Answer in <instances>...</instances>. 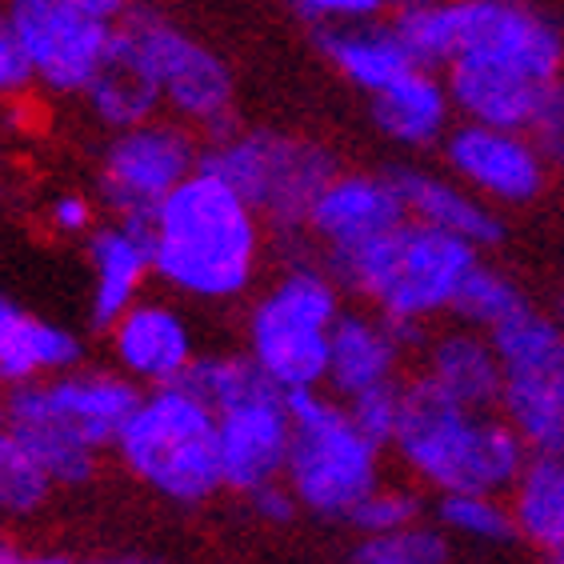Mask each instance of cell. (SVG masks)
Wrapping results in <instances>:
<instances>
[{
	"label": "cell",
	"mask_w": 564,
	"mask_h": 564,
	"mask_svg": "<svg viewBox=\"0 0 564 564\" xmlns=\"http://www.w3.org/2000/svg\"><path fill=\"white\" fill-rule=\"evenodd\" d=\"M261 264V217L232 185L196 169L152 217V272L188 301H237Z\"/></svg>",
	"instance_id": "1"
},
{
	"label": "cell",
	"mask_w": 564,
	"mask_h": 564,
	"mask_svg": "<svg viewBox=\"0 0 564 564\" xmlns=\"http://www.w3.org/2000/svg\"><path fill=\"white\" fill-rule=\"evenodd\" d=\"M141 392L124 372L68 369L29 380L4 397V424L33 448L56 485L97 477L100 448H117Z\"/></svg>",
	"instance_id": "2"
},
{
	"label": "cell",
	"mask_w": 564,
	"mask_h": 564,
	"mask_svg": "<svg viewBox=\"0 0 564 564\" xmlns=\"http://www.w3.org/2000/svg\"><path fill=\"white\" fill-rule=\"evenodd\" d=\"M392 448L404 468L441 497L445 492L505 497L532 456L505 416L456 404L424 372L404 380V416Z\"/></svg>",
	"instance_id": "3"
},
{
	"label": "cell",
	"mask_w": 564,
	"mask_h": 564,
	"mask_svg": "<svg viewBox=\"0 0 564 564\" xmlns=\"http://www.w3.org/2000/svg\"><path fill=\"white\" fill-rule=\"evenodd\" d=\"M477 264V245L421 220H404L397 232L360 249L325 252V269L340 289L372 301V308L389 321L416 325L453 313L456 293Z\"/></svg>",
	"instance_id": "4"
},
{
	"label": "cell",
	"mask_w": 564,
	"mask_h": 564,
	"mask_svg": "<svg viewBox=\"0 0 564 564\" xmlns=\"http://www.w3.org/2000/svg\"><path fill=\"white\" fill-rule=\"evenodd\" d=\"M117 453L132 477L173 505H205L225 489L217 413L185 384H164L141 397Z\"/></svg>",
	"instance_id": "5"
},
{
	"label": "cell",
	"mask_w": 564,
	"mask_h": 564,
	"mask_svg": "<svg viewBox=\"0 0 564 564\" xmlns=\"http://www.w3.org/2000/svg\"><path fill=\"white\" fill-rule=\"evenodd\" d=\"M293 448L284 480L304 512L325 521H348L357 505L380 485V453L360 433L348 404L321 389L289 392Z\"/></svg>",
	"instance_id": "6"
},
{
	"label": "cell",
	"mask_w": 564,
	"mask_h": 564,
	"mask_svg": "<svg viewBox=\"0 0 564 564\" xmlns=\"http://www.w3.org/2000/svg\"><path fill=\"white\" fill-rule=\"evenodd\" d=\"M200 169L237 188L281 237H296L308 228L321 188L340 173L337 156L325 144L272 129H237L220 141H208L200 149Z\"/></svg>",
	"instance_id": "7"
},
{
	"label": "cell",
	"mask_w": 564,
	"mask_h": 564,
	"mask_svg": "<svg viewBox=\"0 0 564 564\" xmlns=\"http://www.w3.org/2000/svg\"><path fill=\"white\" fill-rule=\"evenodd\" d=\"M340 313V284L328 269L293 264L252 304L249 357L276 389H321L328 384V352Z\"/></svg>",
	"instance_id": "8"
},
{
	"label": "cell",
	"mask_w": 564,
	"mask_h": 564,
	"mask_svg": "<svg viewBox=\"0 0 564 564\" xmlns=\"http://www.w3.org/2000/svg\"><path fill=\"white\" fill-rule=\"evenodd\" d=\"M200 169V149L193 132L176 120H149L117 132L100 161V200L117 220L149 225L156 208Z\"/></svg>",
	"instance_id": "9"
},
{
	"label": "cell",
	"mask_w": 564,
	"mask_h": 564,
	"mask_svg": "<svg viewBox=\"0 0 564 564\" xmlns=\"http://www.w3.org/2000/svg\"><path fill=\"white\" fill-rule=\"evenodd\" d=\"M120 21L152 56V68H156L164 88V105L176 117L205 129L208 141L237 132V124H232V73L213 48L181 33L173 21H164L161 12L152 9H129Z\"/></svg>",
	"instance_id": "10"
},
{
	"label": "cell",
	"mask_w": 564,
	"mask_h": 564,
	"mask_svg": "<svg viewBox=\"0 0 564 564\" xmlns=\"http://www.w3.org/2000/svg\"><path fill=\"white\" fill-rule=\"evenodd\" d=\"M4 12L21 36L36 80L61 97H85L109 56L117 24L76 9L68 0H9Z\"/></svg>",
	"instance_id": "11"
},
{
	"label": "cell",
	"mask_w": 564,
	"mask_h": 564,
	"mask_svg": "<svg viewBox=\"0 0 564 564\" xmlns=\"http://www.w3.org/2000/svg\"><path fill=\"white\" fill-rule=\"evenodd\" d=\"M220 436V473L225 489L249 497L261 485L284 480L289 448H293V413L289 392L272 380H261L240 401L225 404L217 413Z\"/></svg>",
	"instance_id": "12"
},
{
	"label": "cell",
	"mask_w": 564,
	"mask_h": 564,
	"mask_svg": "<svg viewBox=\"0 0 564 564\" xmlns=\"http://www.w3.org/2000/svg\"><path fill=\"white\" fill-rule=\"evenodd\" d=\"M445 161L465 188L492 200V205H524L536 200L549 176V161L541 156L536 141L521 129H497L465 120L448 129Z\"/></svg>",
	"instance_id": "13"
},
{
	"label": "cell",
	"mask_w": 564,
	"mask_h": 564,
	"mask_svg": "<svg viewBox=\"0 0 564 564\" xmlns=\"http://www.w3.org/2000/svg\"><path fill=\"white\" fill-rule=\"evenodd\" d=\"M404 220L409 213H404V200L392 188L389 173H337L316 196L313 213H308V232L325 252H348L389 237Z\"/></svg>",
	"instance_id": "14"
},
{
	"label": "cell",
	"mask_w": 564,
	"mask_h": 564,
	"mask_svg": "<svg viewBox=\"0 0 564 564\" xmlns=\"http://www.w3.org/2000/svg\"><path fill=\"white\" fill-rule=\"evenodd\" d=\"M109 337L120 372L132 380H144L152 389L176 384L196 360L193 328L173 304L164 301H137L109 328Z\"/></svg>",
	"instance_id": "15"
},
{
	"label": "cell",
	"mask_w": 564,
	"mask_h": 564,
	"mask_svg": "<svg viewBox=\"0 0 564 564\" xmlns=\"http://www.w3.org/2000/svg\"><path fill=\"white\" fill-rule=\"evenodd\" d=\"M88 264H93V296L88 313L93 328L109 333L132 304L141 301L152 276V220H112L88 232Z\"/></svg>",
	"instance_id": "16"
},
{
	"label": "cell",
	"mask_w": 564,
	"mask_h": 564,
	"mask_svg": "<svg viewBox=\"0 0 564 564\" xmlns=\"http://www.w3.org/2000/svg\"><path fill=\"white\" fill-rule=\"evenodd\" d=\"M85 100L93 117L117 132L149 124L164 109V88L156 68H152V56L144 53V44L124 24L112 36L109 56L97 68V76H93Z\"/></svg>",
	"instance_id": "17"
},
{
	"label": "cell",
	"mask_w": 564,
	"mask_h": 564,
	"mask_svg": "<svg viewBox=\"0 0 564 564\" xmlns=\"http://www.w3.org/2000/svg\"><path fill=\"white\" fill-rule=\"evenodd\" d=\"M389 181L401 193L409 220H421V225H433L441 232H453V237L468 240L477 249H492L505 237V225L497 220L489 200H480L460 181L424 173V169H409V164L389 169Z\"/></svg>",
	"instance_id": "18"
},
{
	"label": "cell",
	"mask_w": 564,
	"mask_h": 564,
	"mask_svg": "<svg viewBox=\"0 0 564 564\" xmlns=\"http://www.w3.org/2000/svg\"><path fill=\"white\" fill-rule=\"evenodd\" d=\"M424 377L465 409L500 413L505 365H500L497 348L485 333L453 328V333L433 337L424 348Z\"/></svg>",
	"instance_id": "19"
},
{
	"label": "cell",
	"mask_w": 564,
	"mask_h": 564,
	"mask_svg": "<svg viewBox=\"0 0 564 564\" xmlns=\"http://www.w3.org/2000/svg\"><path fill=\"white\" fill-rule=\"evenodd\" d=\"M401 357L404 348L397 345L380 313H340L328 352V389L340 401H352L357 392L401 380Z\"/></svg>",
	"instance_id": "20"
},
{
	"label": "cell",
	"mask_w": 564,
	"mask_h": 564,
	"mask_svg": "<svg viewBox=\"0 0 564 564\" xmlns=\"http://www.w3.org/2000/svg\"><path fill=\"white\" fill-rule=\"evenodd\" d=\"M80 340L61 325H48L24 304L0 296V384H29L80 365Z\"/></svg>",
	"instance_id": "21"
},
{
	"label": "cell",
	"mask_w": 564,
	"mask_h": 564,
	"mask_svg": "<svg viewBox=\"0 0 564 564\" xmlns=\"http://www.w3.org/2000/svg\"><path fill=\"white\" fill-rule=\"evenodd\" d=\"M372 124L389 141L404 149H429L441 137H448V117H453V97H448L445 76L433 68H409L401 80L380 88L369 97Z\"/></svg>",
	"instance_id": "22"
},
{
	"label": "cell",
	"mask_w": 564,
	"mask_h": 564,
	"mask_svg": "<svg viewBox=\"0 0 564 564\" xmlns=\"http://www.w3.org/2000/svg\"><path fill=\"white\" fill-rule=\"evenodd\" d=\"M445 85L448 97H453V109L465 120L521 132H529L532 112H536L544 93V85H532L524 76L480 65V61H465V56L445 68Z\"/></svg>",
	"instance_id": "23"
},
{
	"label": "cell",
	"mask_w": 564,
	"mask_h": 564,
	"mask_svg": "<svg viewBox=\"0 0 564 564\" xmlns=\"http://www.w3.org/2000/svg\"><path fill=\"white\" fill-rule=\"evenodd\" d=\"M316 44L348 85L369 93V97H377L392 80H401L409 68H416L392 21L325 24V29H316Z\"/></svg>",
	"instance_id": "24"
},
{
	"label": "cell",
	"mask_w": 564,
	"mask_h": 564,
	"mask_svg": "<svg viewBox=\"0 0 564 564\" xmlns=\"http://www.w3.org/2000/svg\"><path fill=\"white\" fill-rule=\"evenodd\" d=\"M517 536L536 553L553 556L564 549V456H529L524 473L509 489Z\"/></svg>",
	"instance_id": "25"
},
{
	"label": "cell",
	"mask_w": 564,
	"mask_h": 564,
	"mask_svg": "<svg viewBox=\"0 0 564 564\" xmlns=\"http://www.w3.org/2000/svg\"><path fill=\"white\" fill-rule=\"evenodd\" d=\"M500 416L521 433L532 456H564V397L553 372L505 377Z\"/></svg>",
	"instance_id": "26"
},
{
	"label": "cell",
	"mask_w": 564,
	"mask_h": 564,
	"mask_svg": "<svg viewBox=\"0 0 564 564\" xmlns=\"http://www.w3.org/2000/svg\"><path fill=\"white\" fill-rule=\"evenodd\" d=\"M489 340L505 365V377L553 372L564 357V321L524 304L521 313H512L505 325L492 328Z\"/></svg>",
	"instance_id": "27"
},
{
	"label": "cell",
	"mask_w": 564,
	"mask_h": 564,
	"mask_svg": "<svg viewBox=\"0 0 564 564\" xmlns=\"http://www.w3.org/2000/svg\"><path fill=\"white\" fill-rule=\"evenodd\" d=\"M397 36L404 41L409 56H413L416 68H448L456 56V41H460V29H456V0H429V4H409V9H397V21H392Z\"/></svg>",
	"instance_id": "28"
},
{
	"label": "cell",
	"mask_w": 564,
	"mask_h": 564,
	"mask_svg": "<svg viewBox=\"0 0 564 564\" xmlns=\"http://www.w3.org/2000/svg\"><path fill=\"white\" fill-rule=\"evenodd\" d=\"M524 293L512 284V276H505L500 269H489V264H477V269L468 272V281L460 284V293L453 301V313L456 325L460 328H473V333H485L489 337L492 328L505 325L512 313H521L524 308Z\"/></svg>",
	"instance_id": "29"
},
{
	"label": "cell",
	"mask_w": 564,
	"mask_h": 564,
	"mask_svg": "<svg viewBox=\"0 0 564 564\" xmlns=\"http://www.w3.org/2000/svg\"><path fill=\"white\" fill-rule=\"evenodd\" d=\"M436 524L477 544H512L517 521L505 497L492 492H445L436 500Z\"/></svg>",
	"instance_id": "30"
},
{
	"label": "cell",
	"mask_w": 564,
	"mask_h": 564,
	"mask_svg": "<svg viewBox=\"0 0 564 564\" xmlns=\"http://www.w3.org/2000/svg\"><path fill=\"white\" fill-rule=\"evenodd\" d=\"M56 480L44 473L33 448L0 421V512L4 517H29L48 500Z\"/></svg>",
	"instance_id": "31"
},
{
	"label": "cell",
	"mask_w": 564,
	"mask_h": 564,
	"mask_svg": "<svg viewBox=\"0 0 564 564\" xmlns=\"http://www.w3.org/2000/svg\"><path fill=\"white\" fill-rule=\"evenodd\" d=\"M352 564H448L445 529L413 524L384 536H365L352 553Z\"/></svg>",
	"instance_id": "32"
},
{
	"label": "cell",
	"mask_w": 564,
	"mask_h": 564,
	"mask_svg": "<svg viewBox=\"0 0 564 564\" xmlns=\"http://www.w3.org/2000/svg\"><path fill=\"white\" fill-rule=\"evenodd\" d=\"M421 512H424V505L413 489L377 485V489L357 505V512L348 517V524H352L360 536H384V532H401V529L421 524Z\"/></svg>",
	"instance_id": "33"
},
{
	"label": "cell",
	"mask_w": 564,
	"mask_h": 564,
	"mask_svg": "<svg viewBox=\"0 0 564 564\" xmlns=\"http://www.w3.org/2000/svg\"><path fill=\"white\" fill-rule=\"evenodd\" d=\"M345 404L348 413H352V421H357V429L369 436L372 445L392 448L404 416V380H389V384H377L369 392H357Z\"/></svg>",
	"instance_id": "34"
},
{
	"label": "cell",
	"mask_w": 564,
	"mask_h": 564,
	"mask_svg": "<svg viewBox=\"0 0 564 564\" xmlns=\"http://www.w3.org/2000/svg\"><path fill=\"white\" fill-rule=\"evenodd\" d=\"M529 137L536 141L544 161L553 169H564V76H556L553 85H544L541 105L532 112Z\"/></svg>",
	"instance_id": "35"
},
{
	"label": "cell",
	"mask_w": 564,
	"mask_h": 564,
	"mask_svg": "<svg viewBox=\"0 0 564 564\" xmlns=\"http://www.w3.org/2000/svg\"><path fill=\"white\" fill-rule=\"evenodd\" d=\"M392 0H293V9L304 21L325 29V24H360V21H380V12L389 9Z\"/></svg>",
	"instance_id": "36"
},
{
	"label": "cell",
	"mask_w": 564,
	"mask_h": 564,
	"mask_svg": "<svg viewBox=\"0 0 564 564\" xmlns=\"http://www.w3.org/2000/svg\"><path fill=\"white\" fill-rule=\"evenodd\" d=\"M33 65L21 48V36L12 29L9 12L0 9V97H21L24 88L33 85Z\"/></svg>",
	"instance_id": "37"
},
{
	"label": "cell",
	"mask_w": 564,
	"mask_h": 564,
	"mask_svg": "<svg viewBox=\"0 0 564 564\" xmlns=\"http://www.w3.org/2000/svg\"><path fill=\"white\" fill-rule=\"evenodd\" d=\"M249 505H252V512L269 524H289L296 517V509H301V500H296V492L289 489V480L261 485L257 492H249Z\"/></svg>",
	"instance_id": "38"
},
{
	"label": "cell",
	"mask_w": 564,
	"mask_h": 564,
	"mask_svg": "<svg viewBox=\"0 0 564 564\" xmlns=\"http://www.w3.org/2000/svg\"><path fill=\"white\" fill-rule=\"evenodd\" d=\"M48 225L65 237H80V232H93V205H88L80 193H61L48 205Z\"/></svg>",
	"instance_id": "39"
},
{
	"label": "cell",
	"mask_w": 564,
	"mask_h": 564,
	"mask_svg": "<svg viewBox=\"0 0 564 564\" xmlns=\"http://www.w3.org/2000/svg\"><path fill=\"white\" fill-rule=\"evenodd\" d=\"M68 4H76V9H85V12H93V17H100V21H112V24L129 12V0H68Z\"/></svg>",
	"instance_id": "40"
},
{
	"label": "cell",
	"mask_w": 564,
	"mask_h": 564,
	"mask_svg": "<svg viewBox=\"0 0 564 564\" xmlns=\"http://www.w3.org/2000/svg\"><path fill=\"white\" fill-rule=\"evenodd\" d=\"M12 564H68V561H61V556H17Z\"/></svg>",
	"instance_id": "41"
},
{
	"label": "cell",
	"mask_w": 564,
	"mask_h": 564,
	"mask_svg": "<svg viewBox=\"0 0 564 564\" xmlns=\"http://www.w3.org/2000/svg\"><path fill=\"white\" fill-rule=\"evenodd\" d=\"M397 9H409V4H429V0H392Z\"/></svg>",
	"instance_id": "42"
},
{
	"label": "cell",
	"mask_w": 564,
	"mask_h": 564,
	"mask_svg": "<svg viewBox=\"0 0 564 564\" xmlns=\"http://www.w3.org/2000/svg\"><path fill=\"white\" fill-rule=\"evenodd\" d=\"M544 564H564V549H561V553H553V556H544Z\"/></svg>",
	"instance_id": "43"
},
{
	"label": "cell",
	"mask_w": 564,
	"mask_h": 564,
	"mask_svg": "<svg viewBox=\"0 0 564 564\" xmlns=\"http://www.w3.org/2000/svg\"><path fill=\"white\" fill-rule=\"evenodd\" d=\"M12 561H17V556H12L9 549H0V564H12Z\"/></svg>",
	"instance_id": "44"
},
{
	"label": "cell",
	"mask_w": 564,
	"mask_h": 564,
	"mask_svg": "<svg viewBox=\"0 0 564 564\" xmlns=\"http://www.w3.org/2000/svg\"><path fill=\"white\" fill-rule=\"evenodd\" d=\"M0 421H4V392H0Z\"/></svg>",
	"instance_id": "45"
},
{
	"label": "cell",
	"mask_w": 564,
	"mask_h": 564,
	"mask_svg": "<svg viewBox=\"0 0 564 564\" xmlns=\"http://www.w3.org/2000/svg\"><path fill=\"white\" fill-rule=\"evenodd\" d=\"M120 564H156V561H120Z\"/></svg>",
	"instance_id": "46"
},
{
	"label": "cell",
	"mask_w": 564,
	"mask_h": 564,
	"mask_svg": "<svg viewBox=\"0 0 564 564\" xmlns=\"http://www.w3.org/2000/svg\"><path fill=\"white\" fill-rule=\"evenodd\" d=\"M561 321H564V304H561Z\"/></svg>",
	"instance_id": "47"
}]
</instances>
